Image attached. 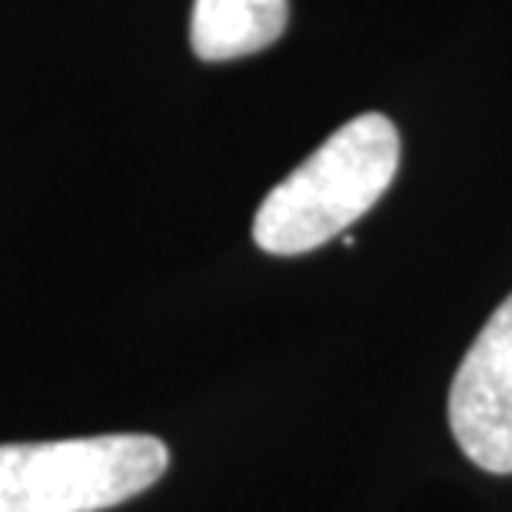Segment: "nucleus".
Masks as SVG:
<instances>
[{
  "label": "nucleus",
  "mask_w": 512,
  "mask_h": 512,
  "mask_svg": "<svg viewBox=\"0 0 512 512\" xmlns=\"http://www.w3.org/2000/svg\"><path fill=\"white\" fill-rule=\"evenodd\" d=\"M399 170V133L383 114L343 124L256 210L253 240L273 256L310 253L340 237L389 190Z\"/></svg>",
  "instance_id": "nucleus-1"
},
{
  "label": "nucleus",
  "mask_w": 512,
  "mask_h": 512,
  "mask_svg": "<svg viewBox=\"0 0 512 512\" xmlns=\"http://www.w3.org/2000/svg\"><path fill=\"white\" fill-rule=\"evenodd\" d=\"M170 449L147 433L0 446V512H100L167 473Z\"/></svg>",
  "instance_id": "nucleus-2"
},
{
  "label": "nucleus",
  "mask_w": 512,
  "mask_h": 512,
  "mask_svg": "<svg viewBox=\"0 0 512 512\" xmlns=\"http://www.w3.org/2000/svg\"><path fill=\"white\" fill-rule=\"evenodd\" d=\"M449 429L469 463L512 476V293L459 363L449 386Z\"/></svg>",
  "instance_id": "nucleus-3"
},
{
  "label": "nucleus",
  "mask_w": 512,
  "mask_h": 512,
  "mask_svg": "<svg viewBox=\"0 0 512 512\" xmlns=\"http://www.w3.org/2000/svg\"><path fill=\"white\" fill-rule=\"evenodd\" d=\"M290 0H193L190 44L200 60H237L280 40Z\"/></svg>",
  "instance_id": "nucleus-4"
}]
</instances>
